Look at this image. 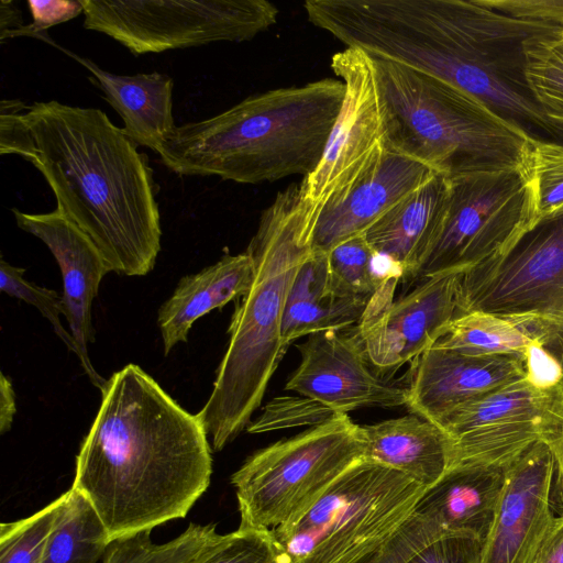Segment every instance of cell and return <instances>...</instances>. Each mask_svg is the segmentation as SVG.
<instances>
[{
	"mask_svg": "<svg viewBox=\"0 0 563 563\" xmlns=\"http://www.w3.org/2000/svg\"><path fill=\"white\" fill-rule=\"evenodd\" d=\"M462 273H442L421 279L394 301L399 278L388 279L371 298L357 325L367 358L375 371L393 375L433 346L457 316Z\"/></svg>",
	"mask_w": 563,
	"mask_h": 563,
	"instance_id": "14",
	"label": "cell"
},
{
	"mask_svg": "<svg viewBox=\"0 0 563 563\" xmlns=\"http://www.w3.org/2000/svg\"><path fill=\"white\" fill-rule=\"evenodd\" d=\"M328 262L336 286L356 296L373 297L388 279L397 277L388 258L376 253L364 234L334 246Z\"/></svg>",
	"mask_w": 563,
	"mask_h": 563,
	"instance_id": "30",
	"label": "cell"
},
{
	"mask_svg": "<svg viewBox=\"0 0 563 563\" xmlns=\"http://www.w3.org/2000/svg\"><path fill=\"white\" fill-rule=\"evenodd\" d=\"M25 268L15 267L0 261V289L7 295L34 306L53 327L54 332L65 345L79 357V349L71 333L67 332L60 322L65 316L63 297L57 291L37 286L24 277Z\"/></svg>",
	"mask_w": 563,
	"mask_h": 563,
	"instance_id": "34",
	"label": "cell"
},
{
	"mask_svg": "<svg viewBox=\"0 0 563 563\" xmlns=\"http://www.w3.org/2000/svg\"><path fill=\"white\" fill-rule=\"evenodd\" d=\"M505 482V470L452 467L416 505L442 536L453 534L485 542L493 526Z\"/></svg>",
	"mask_w": 563,
	"mask_h": 563,
	"instance_id": "21",
	"label": "cell"
},
{
	"mask_svg": "<svg viewBox=\"0 0 563 563\" xmlns=\"http://www.w3.org/2000/svg\"><path fill=\"white\" fill-rule=\"evenodd\" d=\"M110 544L90 503L70 487L49 534L42 563H97Z\"/></svg>",
	"mask_w": 563,
	"mask_h": 563,
	"instance_id": "26",
	"label": "cell"
},
{
	"mask_svg": "<svg viewBox=\"0 0 563 563\" xmlns=\"http://www.w3.org/2000/svg\"><path fill=\"white\" fill-rule=\"evenodd\" d=\"M338 413L329 406L306 396H279L265 405L262 413L246 427L249 433H264L296 427H314Z\"/></svg>",
	"mask_w": 563,
	"mask_h": 563,
	"instance_id": "35",
	"label": "cell"
},
{
	"mask_svg": "<svg viewBox=\"0 0 563 563\" xmlns=\"http://www.w3.org/2000/svg\"><path fill=\"white\" fill-rule=\"evenodd\" d=\"M449 196L448 177L434 174L364 233L371 247L396 265L401 280L418 279L442 231Z\"/></svg>",
	"mask_w": 563,
	"mask_h": 563,
	"instance_id": "20",
	"label": "cell"
},
{
	"mask_svg": "<svg viewBox=\"0 0 563 563\" xmlns=\"http://www.w3.org/2000/svg\"><path fill=\"white\" fill-rule=\"evenodd\" d=\"M313 229L295 184L279 191L260 217L246 247L253 282L235 301L228 349L211 395L196 413L216 452L246 429L287 351L282 340L284 311L291 284L313 252Z\"/></svg>",
	"mask_w": 563,
	"mask_h": 563,
	"instance_id": "4",
	"label": "cell"
},
{
	"mask_svg": "<svg viewBox=\"0 0 563 563\" xmlns=\"http://www.w3.org/2000/svg\"><path fill=\"white\" fill-rule=\"evenodd\" d=\"M526 377L525 356H474L431 346L411 362L406 407L437 426L460 406Z\"/></svg>",
	"mask_w": 563,
	"mask_h": 563,
	"instance_id": "17",
	"label": "cell"
},
{
	"mask_svg": "<svg viewBox=\"0 0 563 563\" xmlns=\"http://www.w3.org/2000/svg\"><path fill=\"white\" fill-rule=\"evenodd\" d=\"M448 179L445 221L418 279L464 273L505 252L534 224L532 191L522 172L478 170Z\"/></svg>",
	"mask_w": 563,
	"mask_h": 563,
	"instance_id": "11",
	"label": "cell"
},
{
	"mask_svg": "<svg viewBox=\"0 0 563 563\" xmlns=\"http://www.w3.org/2000/svg\"><path fill=\"white\" fill-rule=\"evenodd\" d=\"M303 9L346 47L448 81L536 139L560 137L528 88L525 44L563 26L479 0H307Z\"/></svg>",
	"mask_w": 563,
	"mask_h": 563,
	"instance_id": "1",
	"label": "cell"
},
{
	"mask_svg": "<svg viewBox=\"0 0 563 563\" xmlns=\"http://www.w3.org/2000/svg\"><path fill=\"white\" fill-rule=\"evenodd\" d=\"M345 86L324 78L253 95L211 118L176 126L157 154L181 176L256 185L320 163L342 109Z\"/></svg>",
	"mask_w": 563,
	"mask_h": 563,
	"instance_id": "5",
	"label": "cell"
},
{
	"mask_svg": "<svg viewBox=\"0 0 563 563\" xmlns=\"http://www.w3.org/2000/svg\"><path fill=\"white\" fill-rule=\"evenodd\" d=\"M483 542L445 534L416 552L406 563H482Z\"/></svg>",
	"mask_w": 563,
	"mask_h": 563,
	"instance_id": "38",
	"label": "cell"
},
{
	"mask_svg": "<svg viewBox=\"0 0 563 563\" xmlns=\"http://www.w3.org/2000/svg\"><path fill=\"white\" fill-rule=\"evenodd\" d=\"M32 164L60 210L96 244L112 272L145 276L161 251L157 187L146 154L96 108L56 100L25 111Z\"/></svg>",
	"mask_w": 563,
	"mask_h": 563,
	"instance_id": "3",
	"label": "cell"
},
{
	"mask_svg": "<svg viewBox=\"0 0 563 563\" xmlns=\"http://www.w3.org/2000/svg\"><path fill=\"white\" fill-rule=\"evenodd\" d=\"M518 325L563 368V214L537 221L505 252L461 274L457 314Z\"/></svg>",
	"mask_w": 563,
	"mask_h": 563,
	"instance_id": "9",
	"label": "cell"
},
{
	"mask_svg": "<svg viewBox=\"0 0 563 563\" xmlns=\"http://www.w3.org/2000/svg\"><path fill=\"white\" fill-rule=\"evenodd\" d=\"M27 5L32 16V23L24 25L15 36H33L53 44L46 36V31L54 25L73 20L84 8L79 0H29Z\"/></svg>",
	"mask_w": 563,
	"mask_h": 563,
	"instance_id": "39",
	"label": "cell"
},
{
	"mask_svg": "<svg viewBox=\"0 0 563 563\" xmlns=\"http://www.w3.org/2000/svg\"><path fill=\"white\" fill-rule=\"evenodd\" d=\"M0 40L13 37L24 25L21 11L14 5L13 1H0Z\"/></svg>",
	"mask_w": 563,
	"mask_h": 563,
	"instance_id": "45",
	"label": "cell"
},
{
	"mask_svg": "<svg viewBox=\"0 0 563 563\" xmlns=\"http://www.w3.org/2000/svg\"><path fill=\"white\" fill-rule=\"evenodd\" d=\"M531 341L518 325L505 318L483 311H468L457 314L434 345L474 356H525Z\"/></svg>",
	"mask_w": 563,
	"mask_h": 563,
	"instance_id": "27",
	"label": "cell"
},
{
	"mask_svg": "<svg viewBox=\"0 0 563 563\" xmlns=\"http://www.w3.org/2000/svg\"><path fill=\"white\" fill-rule=\"evenodd\" d=\"M525 76L544 118L563 136V27L525 44Z\"/></svg>",
	"mask_w": 563,
	"mask_h": 563,
	"instance_id": "28",
	"label": "cell"
},
{
	"mask_svg": "<svg viewBox=\"0 0 563 563\" xmlns=\"http://www.w3.org/2000/svg\"><path fill=\"white\" fill-rule=\"evenodd\" d=\"M534 563H563V515L555 517Z\"/></svg>",
	"mask_w": 563,
	"mask_h": 563,
	"instance_id": "43",
	"label": "cell"
},
{
	"mask_svg": "<svg viewBox=\"0 0 563 563\" xmlns=\"http://www.w3.org/2000/svg\"><path fill=\"white\" fill-rule=\"evenodd\" d=\"M296 347L301 360L285 389L345 415L360 408L406 406L407 378L395 379L373 368L357 325L310 334Z\"/></svg>",
	"mask_w": 563,
	"mask_h": 563,
	"instance_id": "15",
	"label": "cell"
},
{
	"mask_svg": "<svg viewBox=\"0 0 563 563\" xmlns=\"http://www.w3.org/2000/svg\"><path fill=\"white\" fill-rule=\"evenodd\" d=\"M369 57L382 100L385 148L446 177L492 169L525 173L536 137L448 81Z\"/></svg>",
	"mask_w": 563,
	"mask_h": 563,
	"instance_id": "6",
	"label": "cell"
},
{
	"mask_svg": "<svg viewBox=\"0 0 563 563\" xmlns=\"http://www.w3.org/2000/svg\"><path fill=\"white\" fill-rule=\"evenodd\" d=\"M364 457L397 470L424 488L450 468L451 445L437 424L413 413L360 426Z\"/></svg>",
	"mask_w": 563,
	"mask_h": 563,
	"instance_id": "25",
	"label": "cell"
},
{
	"mask_svg": "<svg viewBox=\"0 0 563 563\" xmlns=\"http://www.w3.org/2000/svg\"><path fill=\"white\" fill-rule=\"evenodd\" d=\"M441 536L429 519L413 511L386 544L356 563H406L416 552Z\"/></svg>",
	"mask_w": 563,
	"mask_h": 563,
	"instance_id": "36",
	"label": "cell"
},
{
	"mask_svg": "<svg viewBox=\"0 0 563 563\" xmlns=\"http://www.w3.org/2000/svg\"><path fill=\"white\" fill-rule=\"evenodd\" d=\"M426 489L363 457L296 521L272 533L287 563H356L396 534Z\"/></svg>",
	"mask_w": 563,
	"mask_h": 563,
	"instance_id": "7",
	"label": "cell"
},
{
	"mask_svg": "<svg viewBox=\"0 0 563 563\" xmlns=\"http://www.w3.org/2000/svg\"><path fill=\"white\" fill-rule=\"evenodd\" d=\"M523 174L532 191L534 223L563 214V143L532 139Z\"/></svg>",
	"mask_w": 563,
	"mask_h": 563,
	"instance_id": "31",
	"label": "cell"
},
{
	"mask_svg": "<svg viewBox=\"0 0 563 563\" xmlns=\"http://www.w3.org/2000/svg\"><path fill=\"white\" fill-rule=\"evenodd\" d=\"M192 563H287L272 530L239 527L219 537Z\"/></svg>",
	"mask_w": 563,
	"mask_h": 563,
	"instance_id": "33",
	"label": "cell"
},
{
	"mask_svg": "<svg viewBox=\"0 0 563 563\" xmlns=\"http://www.w3.org/2000/svg\"><path fill=\"white\" fill-rule=\"evenodd\" d=\"M562 421L563 383L541 389L525 377L460 406L438 427L450 440V468L506 470Z\"/></svg>",
	"mask_w": 563,
	"mask_h": 563,
	"instance_id": "12",
	"label": "cell"
},
{
	"mask_svg": "<svg viewBox=\"0 0 563 563\" xmlns=\"http://www.w3.org/2000/svg\"><path fill=\"white\" fill-rule=\"evenodd\" d=\"M372 297L342 290L333 282L328 253L312 252L300 266L288 294L282 340L291 342L313 333L358 325Z\"/></svg>",
	"mask_w": 563,
	"mask_h": 563,
	"instance_id": "23",
	"label": "cell"
},
{
	"mask_svg": "<svg viewBox=\"0 0 563 563\" xmlns=\"http://www.w3.org/2000/svg\"><path fill=\"white\" fill-rule=\"evenodd\" d=\"M363 457L360 424L345 413L254 452L231 476L239 527L274 530L296 521Z\"/></svg>",
	"mask_w": 563,
	"mask_h": 563,
	"instance_id": "8",
	"label": "cell"
},
{
	"mask_svg": "<svg viewBox=\"0 0 563 563\" xmlns=\"http://www.w3.org/2000/svg\"><path fill=\"white\" fill-rule=\"evenodd\" d=\"M544 443L549 446L554 462L551 505L555 516H561L563 515V421Z\"/></svg>",
	"mask_w": 563,
	"mask_h": 563,
	"instance_id": "42",
	"label": "cell"
},
{
	"mask_svg": "<svg viewBox=\"0 0 563 563\" xmlns=\"http://www.w3.org/2000/svg\"><path fill=\"white\" fill-rule=\"evenodd\" d=\"M16 412L15 393L12 383L3 373L0 375V433L11 429Z\"/></svg>",
	"mask_w": 563,
	"mask_h": 563,
	"instance_id": "44",
	"label": "cell"
},
{
	"mask_svg": "<svg viewBox=\"0 0 563 563\" xmlns=\"http://www.w3.org/2000/svg\"><path fill=\"white\" fill-rule=\"evenodd\" d=\"M12 212L18 227L43 241L58 263L65 318L79 349L80 365L101 390L107 380L93 368L88 355V344L95 342L91 306L102 278L112 271L90 238L57 208L47 213L18 209Z\"/></svg>",
	"mask_w": 563,
	"mask_h": 563,
	"instance_id": "18",
	"label": "cell"
},
{
	"mask_svg": "<svg viewBox=\"0 0 563 563\" xmlns=\"http://www.w3.org/2000/svg\"><path fill=\"white\" fill-rule=\"evenodd\" d=\"M27 108L20 99H3L0 102V153L16 154L32 163L34 141L23 112Z\"/></svg>",
	"mask_w": 563,
	"mask_h": 563,
	"instance_id": "37",
	"label": "cell"
},
{
	"mask_svg": "<svg viewBox=\"0 0 563 563\" xmlns=\"http://www.w3.org/2000/svg\"><path fill=\"white\" fill-rule=\"evenodd\" d=\"M100 391L71 487L90 503L110 542L186 517L212 474L197 415L135 364L113 373Z\"/></svg>",
	"mask_w": 563,
	"mask_h": 563,
	"instance_id": "2",
	"label": "cell"
},
{
	"mask_svg": "<svg viewBox=\"0 0 563 563\" xmlns=\"http://www.w3.org/2000/svg\"><path fill=\"white\" fill-rule=\"evenodd\" d=\"M510 16L563 26V0H479Z\"/></svg>",
	"mask_w": 563,
	"mask_h": 563,
	"instance_id": "40",
	"label": "cell"
},
{
	"mask_svg": "<svg viewBox=\"0 0 563 563\" xmlns=\"http://www.w3.org/2000/svg\"><path fill=\"white\" fill-rule=\"evenodd\" d=\"M434 174L427 165L385 148L375 166L341 200L321 211L312 233V250L329 253L338 244L364 234Z\"/></svg>",
	"mask_w": 563,
	"mask_h": 563,
	"instance_id": "19",
	"label": "cell"
},
{
	"mask_svg": "<svg viewBox=\"0 0 563 563\" xmlns=\"http://www.w3.org/2000/svg\"><path fill=\"white\" fill-rule=\"evenodd\" d=\"M253 263L243 252L223 255L216 264L197 274L184 276L172 296L161 306L157 324L164 354L179 342H186L192 324L213 309H221L243 297L251 288Z\"/></svg>",
	"mask_w": 563,
	"mask_h": 563,
	"instance_id": "24",
	"label": "cell"
},
{
	"mask_svg": "<svg viewBox=\"0 0 563 563\" xmlns=\"http://www.w3.org/2000/svg\"><path fill=\"white\" fill-rule=\"evenodd\" d=\"M84 27L134 55L249 41L278 20L266 0H79Z\"/></svg>",
	"mask_w": 563,
	"mask_h": 563,
	"instance_id": "10",
	"label": "cell"
},
{
	"mask_svg": "<svg viewBox=\"0 0 563 563\" xmlns=\"http://www.w3.org/2000/svg\"><path fill=\"white\" fill-rule=\"evenodd\" d=\"M55 46L91 73V80L122 118L124 133L137 146L157 153L177 126L173 117V78L157 71L133 76L112 74L89 58Z\"/></svg>",
	"mask_w": 563,
	"mask_h": 563,
	"instance_id": "22",
	"label": "cell"
},
{
	"mask_svg": "<svg viewBox=\"0 0 563 563\" xmlns=\"http://www.w3.org/2000/svg\"><path fill=\"white\" fill-rule=\"evenodd\" d=\"M331 68L345 86L342 109L320 163L299 184L307 213L316 222L321 211L341 200L385 151L383 107L369 55L346 47L332 56Z\"/></svg>",
	"mask_w": 563,
	"mask_h": 563,
	"instance_id": "13",
	"label": "cell"
},
{
	"mask_svg": "<svg viewBox=\"0 0 563 563\" xmlns=\"http://www.w3.org/2000/svg\"><path fill=\"white\" fill-rule=\"evenodd\" d=\"M526 379L534 387L550 389L563 383L560 363L532 339L525 352Z\"/></svg>",
	"mask_w": 563,
	"mask_h": 563,
	"instance_id": "41",
	"label": "cell"
},
{
	"mask_svg": "<svg viewBox=\"0 0 563 563\" xmlns=\"http://www.w3.org/2000/svg\"><path fill=\"white\" fill-rule=\"evenodd\" d=\"M64 494L32 516L0 526V563H42Z\"/></svg>",
	"mask_w": 563,
	"mask_h": 563,
	"instance_id": "32",
	"label": "cell"
},
{
	"mask_svg": "<svg viewBox=\"0 0 563 563\" xmlns=\"http://www.w3.org/2000/svg\"><path fill=\"white\" fill-rule=\"evenodd\" d=\"M218 537L214 525L190 523L178 537L158 544L151 531H144L110 542L101 563H192Z\"/></svg>",
	"mask_w": 563,
	"mask_h": 563,
	"instance_id": "29",
	"label": "cell"
},
{
	"mask_svg": "<svg viewBox=\"0 0 563 563\" xmlns=\"http://www.w3.org/2000/svg\"><path fill=\"white\" fill-rule=\"evenodd\" d=\"M554 462L539 442L505 470L495 519L482 563H534L555 514L551 505Z\"/></svg>",
	"mask_w": 563,
	"mask_h": 563,
	"instance_id": "16",
	"label": "cell"
}]
</instances>
